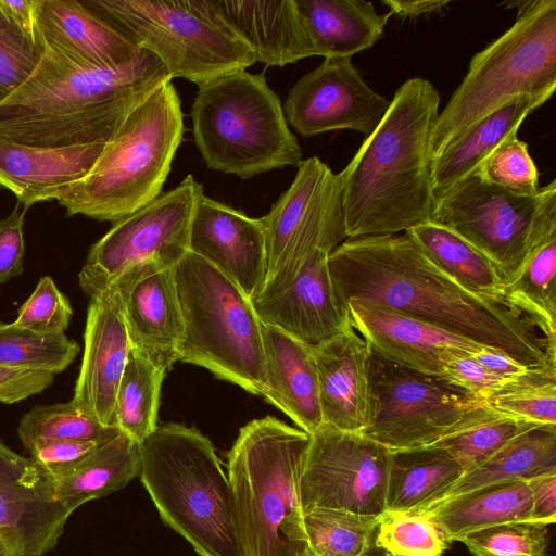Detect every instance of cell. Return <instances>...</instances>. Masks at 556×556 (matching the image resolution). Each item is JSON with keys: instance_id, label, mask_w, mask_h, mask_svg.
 Listing matches in <instances>:
<instances>
[{"instance_id": "11a10c76", "label": "cell", "mask_w": 556, "mask_h": 556, "mask_svg": "<svg viewBox=\"0 0 556 556\" xmlns=\"http://www.w3.org/2000/svg\"><path fill=\"white\" fill-rule=\"evenodd\" d=\"M38 0H0V9L5 16L26 34L41 38L36 22Z\"/></svg>"}, {"instance_id": "60d3db41", "label": "cell", "mask_w": 556, "mask_h": 556, "mask_svg": "<svg viewBox=\"0 0 556 556\" xmlns=\"http://www.w3.org/2000/svg\"><path fill=\"white\" fill-rule=\"evenodd\" d=\"M556 232L528 256L518 274L506 282L505 295L527 313L556 330Z\"/></svg>"}, {"instance_id": "8d00e7d4", "label": "cell", "mask_w": 556, "mask_h": 556, "mask_svg": "<svg viewBox=\"0 0 556 556\" xmlns=\"http://www.w3.org/2000/svg\"><path fill=\"white\" fill-rule=\"evenodd\" d=\"M165 371L130 353L115 399L114 425L137 443L156 428Z\"/></svg>"}, {"instance_id": "52a82bcc", "label": "cell", "mask_w": 556, "mask_h": 556, "mask_svg": "<svg viewBox=\"0 0 556 556\" xmlns=\"http://www.w3.org/2000/svg\"><path fill=\"white\" fill-rule=\"evenodd\" d=\"M182 134L181 101L168 81L132 110L91 170L56 201L68 216L123 218L161 194Z\"/></svg>"}, {"instance_id": "2e32d148", "label": "cell", "mask_w": 556, "mask_h": 556, "mask_svg": "<svg viewBox=\"0 0 556 556\" xmlns=\"http://www.w3.org/2000/svg\"><path fill=\"white\" fill-rule=\"evenodd\" d=\"M72 514L58 501L50 475L0 441V536L12 556H45Z\"/></svg>"}, {"instance_id": "f1b7e54d", "label": "cell", "mask_w": 556, "mask_h": 556, "mask_svg": "<svg viewBox=\"0 0 556 556\" xmlns=\"http://www.w3.org/2000/svg\"><path fill=\"white\" fill-rule=\"evenodd\" d=\"M318 55L352 58L372 47L384 33L391 13L379 14L364 0H295Z\"/></svg>"}, {"instance_id": "44dd1931", "label": "cell", "mask_w": 556, "mask_h": 556, "mask_svg": "<svg viewBox=\"0 0 556 556\" xmlns=\"http://www.w3.org/2000/svg\"><path fill=\"white\" fill-rule=\"evenodd\" d=\"M312 349L324 426L363 433L370 421L369 344L349 323Z\"/></svg>"}, {"instance_id": "d590c367", "label": "cell", "mask_w": 556, "mask_h": 556, "mask_svg": "<svg viewBox=\"0 0 556 556\" xmlns=\"http://www.w3.org/2000/svg\"><path fill=\"white\" fill-rule=\"evenodd\" d=\"M539 425L485 404L434 444L444 447L459 463L465 475L486 462L511 439Z\"/></svg>"}, {"instance_id": "4dcf8cb0", "label": "cell", "mask_w": 556, "mask_h": 556, "mask_svg": "<svg viewBox=\"0 0 556 556\" xmlns=\"http://www.w3.org/2000/svg\"><path fill=\"white\" fill-rule=\"evenodd\" d=\"M464 475L442 446L391 451L386 511H417L433 503Z\"/></svg>"}, {"instance_id": "8fae6325", "label": "cell", "mask_w": 556, "mask_h": 556, "mask_svg": "<svg viewBox=\"0 0 556 556\" xmlns=\"http://www.w3.org/2000/svg\"><path fill=\"white\" fill-rule=\"evenodd\" d=\"M432 220L481 251L507 282L529 254L556 232V180L534 194L520 195L475 174L435 198Z\"/></svg>"}, {"instance_id": "680465c9", "label": "cell", "mask_w": 556, "mask_h": 556, "mask_svg": "<svg viewBox=\"0 0 556 556\" xmlns=\"http://www.w3.org/2000/svg\"><path fill=\"white\" fill-rule=\"evenodd\" d=\"M300 556H318L317 554H315L314 552H312L308 547L307 549L302 553Z\"/></svg>"}, {"instance_id": "e575fe53", "label": "cell", "mask_w": 556, "mask_h": 556, "mask_svg": "<svg viewBox=\"0 0 556 556\" xmlns=\"http://www.w3.org/2000/svg\"><path fill=\"white\" fill-rule=\"evenodd\" d=\"M406 232L462 283L483 293L505 295L506 282L495 264L455 231L431 220Z\"/></svg>"}, {"instance_id": "5b68a950", "label": "cell", "mask_w": 556, "mask_h": 556, "mask_svg": "<svg viewBox=\"0 0 556 556\" xmlns=\"http://www.w3.org/2000/svg\"><path fill=\"white\" fill-rule=\"evenodd\" d=\"M139 452L140 480L164 523L199 556H243L231 486L210 439L170 422L141 441Z\"/></svg>"}, {"instance_id": "d6986e66", "label": "cell", "mask_w": 556, "mask_h": 556, "mask_svg": "<svg viewBox=\"0 0 556 556\" xmlns=\"http://www.w3.org/2000/svg\"><path fill=\"white\" fill-rule=\"evenodd\" d=\"M345 313L350 325L367 341L371 351L432 376L440 377L446 354H473L486 348L408 314L368 301L349 302Z\"/></svg>"}, {"instance_id": "484cf974", "label": "cell", "mask_w": 556, "mask_h": 556, "mask_svg": "<svg viewBox=\"0 0 556 556\" xmlns=\"http://www.w3.org/2000/svg\"><path fill=\"white\" fill-rule=\"evenodd\" d=\"M263 396L308 434L324 426L316 364L311 345L262 321Z\"/></svg>"}, {"instance_id": "d4e9b609", "label": "cell", "mask_w": 556, "mask_h": 556, "mask_svg": "<svg viewBox=\"0 0 556 556\" xmlns=\"http://www.w3.org/2000/svg\"><path fill=\"white\" fill-rule=\"evenodd\" d=\"M104 146L39 148L0 138V186L29 207L56 200L91 170Z\"/></svg>"}, {"instance_id": "f35d334b", "label": "cell", "mask_w": 556, "mask_h": 556, "mask_svg": "<svg viewBox=\"0 0 556 556\" xmlns=\"http://www.w3.org/2000/svg\"><path fill=\"white\" fill-rule=\"evenodd\" d=\"M79 351L78 343L64 333L40 336L13 323H0V367L56 375L73 363Z\"/></svg>"}, {"instance_id": "91938a15", "label": "cell", "mask_w": 556, "mask_h": 556, "mask_svg": "<svg viewBox=\"0 0 556 556\" xmlns=\"http://www.w3.org/2000/svg\"><path fill=\"white\" fill-rule=\"evenodd\" d=\"M366 556H368V555H366ZM380 556H394V555L386 553L384 555H380Z\"/></svg>"}, {"instance_id": "3957f363", "label": "cell", "mask_w": 556, "mask_h": 556, "mask_svg": "<svg viewBox=\"0 0 556 556\" xmlns=\"http://www.w3.org/2000/svg\"><path fill=\"white\" fill-rule=\"evenodd\" d=\"M439 106L440 93L431 81L407 79L339 173L348 239L405 232L432 220L429 142Z\"/></svg>"}, {"instance_id": "816d5d0a", "label": "cell", "mask_w": 556, "mask_h": 556, "mask_svg": "<svg viewBox=\"0 0 556 556\" xmlns=\"http://www.w3.org/2000/svg\"><path fill=\"white\" fill-rule=\"evenodd\" d=\"M54 376L47 371L0 367V403H18L42 392L53 383Z\"/></svg>"}, {"instance_id": "9c48e42d", "label": "cell", "mask_w": 556, "mask_h": 556, "mask_svg": "<svg viewBox=\"0 0 556 556\" xmlns=\"http://www.w3.org/2000/svg\"><path fill=\"white\" fill-rule=\"evenodd\" d=\"M174 277L184 320L179 361L263 396L262 320L251 299L191 252L176 264Z\"/></svg>"}, {"instance_id": "f6af8a7d", "label": "cell", "mask_w": 556, "mask_h": 556, "mask_svg": "<svg viewBox=\"0 0 556 556\" xmlns=\"http://www.w3.org/2000/svg\"><path fill=\"white\" fill-rule=\"evenodd\" d=\"M45 52L42 38L26 34L0 9V103L29 79Z\"/></svg>"}, {"instance_id": "f5cc1de1", "label": "cell", "mask_w": 556, "mask_h": 556, "mask_svg": "<svg viewBox=\"0 0 556 556\" xmlns=\"http://www.w3.org/2000/svg\"><path fill=\"white\" fill-rule=\"evenodd\" d=\"M531 495L530 520L546 525L556 521V472L527 480Z\"/></svg>"}, {"instance_id": "9a60e30c", "label": "cell", "mask_w": 556, "mask_h": 556, "mask_svg": "<svg viewBox=\"0 0 556 556\" xmlns=\"http://www.w3.org/2000/svg\"><path fill=\"white\" fill-rule=\"evenodd\" d=\"M389 106L390 101L365 83L351 58H325L291 87L282 110L304 137L342 129L368 136Z\"/></svg>"}, {"instance_id": "6da1fadb", "label": "cell", "mask_w": 556, "mask_h": 556, "mask_svg": "<svg viewBox=\"0 0 556 556\" xmlns=\"http://www.w3.org/2000/svg\"><path fill=\"white\" fill-rule=\"evenodd\" d=\"M337 299L368 301L501 350L530 368H556V330L505 295L443 270L406 231L349 238L329 254Z\"/></svg>"}, {"instance_id": "d6a6232c", "label": "cell", "mask_w": 556, "mask_h": 556, "mask_svg": "<svg viewBox=\"0 0 556 556\" xmlns=\"http://www.w3.org/2000/svg\"><path fill=\"white\" fill-rule=\"evenodd\" d=\"M551 472H556V425H539L518 434L482 465L463 475L435 503L483 485L527 481Z\"/></svg>"}, {"instance_id": "cb8c5ba5", "label": "cell", "mask_w": 556, "mask_h": 556, "mask_svg": "<svg viewBox=\"0 0 556 556\" xmlns=\"http://www.w3.org/2000/svg\"><path fill=\"white\" fill-rule=\"evenodd\" d=\"M256 62L285 66L318 55L295 0H213Z\"/></svg>"}, {"instance_id": "ab89813d", "label": "cell", "mask_w": 556, "mask_h": 556, "mask_svg": "<svg viewBox=\"0 0 556 556\" xmlns=\"http://www.w3.org/2000/svg\"><path fill=\"white\" fill-rule=\"evenodd\" d=\"M121 433L81 412L71 401L36 406L26 413L17 427L18 438L27 448L39 440H73L104 444Z\"/></svg>"}, {"instance_id": "7a4b0ae2", "label": "cell", "mask_w": 556, "mask_h": 556, "mask_svg": "<svg viewBox=\"0 0 556 556\" xmlns=\"http://www.w3.org/2000/svg\"><path fill=\"white\" fill-rule=\"evenodd\" d=\"M168 81L165 65L144 49L119 66L93 68L46 48L29 79L0 103V138L39 148L108 143Z\"/></svg>"}, {"instance_id": "f907efd6", "label": "cell", "mask_w": 556, "mask_h": 556, "mask_svg": "<svg viewBox=\"0 0 556 556\" xmlns=\"http://www.w3.org/2000/svg\"><path fill=\"white\" fill-rule=\"evenodd\" d=\"M102 444L73 440H39L27 448L30 460L47 472L70 467Z\"/></svg>"}, {"instance_id": "74e56055", "label": "cell", "mask_w": 556, "mask_h": 556, "mask_svg": "<svg viewBox=\"0 0 556 556\" xmlns=\"http://www.w3.org/2000/svg\"><path fill=\"white\" fill-rule=\"evenodd\" d=\"M380 517L313 508L302 516L307 547L318 556H366Z\"/></svg>"}, {"instance_id": "ba28073f", "label": "cell", "mask_w": 556, "mask_h": 556, "mask_svg": "<svg viewBox=\"0 0 556 556\" xmlns=\"http://www.w3.org/2000/svg\"><path fill=\"white\" fill-rule=\"evenodd\" d=\"M191 118L194 143L213 170L249 179L302 162L264 73L238 71L199 86Z\"/></svg>"}, {"instance_id": "7dc6e473", "label": "cell", "mask_w": 556, "mask_h": 556, "mask_svg": "<svg viewBox=\"0 0 556 556\" xmlns=\"http://www.w3.org/2000/svg\"><path fill=\"white\" fill-rule=\"evenodd\" d=\"M73 317L70 300L49 276L41 277L13 324L40 336L64 333Z\"/></svg>"}, {"instance_id": "277c9868", "label": "cell", "mask_w": 556, "mask_h": 556, "mask_svg": "<svg viewBox=\"0 0 556 556\" xmlns=\"http://www.w3.org/2000/svg\"><path fill=\"white\" fill-rule=\"evenodd\" d=\"M311 435L267 416L243 426L227 454L243 556H300L307 549L300 479Z\"/></svg>"}, {"instance_id": "b9f144b4", "label": "cell", "mask_w": 556, "mask_h": 556, "mask_svg": "<svg viewBox=\"0 0 556 556\" xmlns=\"http://www.w3.org/2000/svg\"><path fill=\"white\" fill-rule=\"evenodd\" d=\"M376 531V545L394 556H442L450 544L438 525L418 511H384Z\"/></svg>"}, {"instance_id": "ffe728a7", "label": "cell", "mask_w": 556, "mask_h": 556, "mask_svg": "<svg viewBox=\"0 0 556 556\" xmlns=\"http://www.w3.org/2000/svg\"><path fill=\"white\" fill-rule=\"evenodd\" d=\"M119 294L131 352L166 372L179 361L184 320L174 267L129 271L113 283Z\"/></svg>"}, {"instance_id": "4fadbf2b", "label": "cell", "mask_w": 556, "mask_h": 556, "mask_svg": "<svg viewBox=\"0 0 556 556\" xmlns=\"http://www.w3.org/2000/svg\"><path fill=\"white\" fill-rule=\"evenodd\" d=\"M370 421L363 434L390 451L434 444L464 424L480 403L439 376L371 351Z\"/></svg>"}, {"instance_id": "c3c4849f", "label": "cell", "mask_w": 556, "mask_h": 556, "mask_svg": "<svg viewBox=\"0 0 556 556\" xmlns=\"http://www.w3.org/2000/svg\"><path fill=\"white\" fill-rule=\"evenodd\" d=\"M440 377L472 400L485 404L507 382L482 367L472 354L465 352L446 354Z\"/></svg>"}, {"instance_id": "f546056e", "label": "cell", "mask_w": 556, "mask_h": 556, "mask_svg": "<svg viewBox=\"0 0 556 556\" xmlns=\"http://www.w3.org/2000/svg\"><path fill=\"white\" fill-rule=\"evenodd\" d=\"M48 473L58 501L74 513L139 477V443L121 432L76 464Z\"/></svg>"}, {"instance_id": "e0dca14e", "label": "cell", "mask_w": 556, "mask_h": 556, "mask_svg": "<svg viewBox=\"0 0 556 556\" xmlns=\"http://www.w3.org/2000/svg\"><path fill=\"white\" fill-rule=\"evenodd\" d=\"M84 353L71 402L103 425H114L115 399L131 345L114 285L89 298Z\"/></svg>"}, {"instance_id": "8992f818", "label": "cell", "mask_w": 556, "mask_h": 556, "mask_svg": "<svg viewBox=\"0 0 556 556\" xmlns=\"http://www.w3.org/2000/svg\"><path fill=\"white\" fill-rule=\"evenodd\" d=\"M517 17L476 53L432 128L431 161L482 118L517 98L556 89V0H519Z\"/></svg>"}, {"instance_id": "7bdbcfd3", "label": "cell", "mask_w": 556, "mask_h": 556, "mask_svg": "<svg viewBox=\"0 0 556 556\" xmlns=\"http://www.w3.org/2000/svg\"><path fill=\"white\" fill-rule=\"evenodd\" d=\"M488 404L540 425H556V368H536L508 381Z\"/></svg>"}, {"instance_id": "db71d44e", "label": "cell", "mask_w": 556, "mask_h": 556, "mask_svg": "<svg viewBox=\"0 0 556 556\" xmlns=\"http://www.w3.org/2000/svg\"><path fill=\"white\" fill-rule=\"evenodd\" d=\"M472 356L482 367L507 382L519 379L536 369L519 363L501 350L489 346L473 353Z\"/></svg>"}, {"instance_id": "1f68e13d", "label": "cell", "mask_w": 556, "mask_h": 556, "mask_svg": "<svg viewBox=\"0 0 556 556\" xmlns=\"http://www.w3.org/2000/svg\"><path fill=\"white\" fill-rule=\"evenodd\" d=\"M346 239L342 180L340 174L332 172L287 253L252 302L266 301L282 293L317 249L332 251Z\"/></svg>"}, {"instance_id": "5bb4252c", "label": "cell", "mask_w": 556, "mask_h": 556, "mask_svg": "<svg viewBox=\"0 0 556 556\" xmlns=\"http://www.w3.org/2000/svg\"><path fill=\"white\" fill-rule=\"evenodd\" d=\"M309 435L300 479L302 513L320 507L381 516L391 451L363 433L327 426Z\"/></svg>"}, {"instance_id": "83f0119b", "label": "cell", "mask_w": 556, "mask_h": 556, "mask_svg": "<svg viewBox=\"0 0 556 556\" xmlns=\"http://www.w3.org/2000/svg\"><path fill=\"white\" fill-rule=\"evenodd\" d=\"M531 507L527 481L511 480L483 485L417 511L433 520L451 543L483 528L530 520Z\"/></svg>"}, {"instance_id": "ac0fdd59", "label": "cell", "mask_w": 556, "mask_h": 556, "mask_svg": "<svg viewBox=\"0 0 556 556\" xmlns=\"http://www.w3.org/2000/svg\"><path fill=\"white\" fill-rule=\"evenodd\" d=\"M189 252L223 273L251 301L265 283L268 256L261 218L249 217L205 194L193 213Z\"/></svg>"}, {"instance_id": "7402d4cb", "label": "cell", "mask_w": 556, "mask_h": 556, "mask_svg": "<svg viewBox=\"0 0 556 556\" xmlns=\"http://www.w3.org/2000/svg\"><path fill=\"white\" fill-rule=\"evenodd\" d=\"M330 253L317 249L282 293L252 302L260 319L311 346L340 333L349 325V318L333 289Z\"/></svg>"}, {"instance_id": "836d02e7", "label": "cell", "mask_w": 556, "mask_h": 556, "mask_svg": "<svg viewBox=\"0 0 556 556\" xmlns=\"http://www.w3.org/2000/svg\"><path fill=\"white\" fill-rule=\"evenodd\" d=\"M331 173L317 156L302 160L289 188L261 217L267 244V277L287 253Z\"/></svg>"}, {"instance_id": "7c38bea8", "label": "cell", "mask_w": 556, "mask_h": 556, "mask_svg": "<svg viewBox=\"0 0 556 556\" xmlns=\"http://www.w3.org/2000/svg\"><path fill=\"white\" fill-rule=\"evenodd\" d=\"M204 194L202 184L188 175L174 189L113 223L93 243L78 274L89 298L129 271L153 274L173 268L189 252L193 213Z\"/></svg>"}, {"instance_id": "603a6c76", "label": "cell", "mask_w": 556, "mask_h": 556, "mask_svg": "<svg viewBox=\"0 0 556 556\" xmlns=\"http://www.w3.org/2000/svg\"><path fill=\"white\" fill-rule=\"evenodd\" d=\"M36 22L46 48L84 66L113 68L140 50L83 1L38 0Z\"/></svg>"}, {"instance_id": "9f6ffc18", "label": "cell", "mask_w": 556, "mask_h": 556, "mask_svg": "<svg viewBox=\"0 0 556 556\" xmlns=\"http://www.w3.org/2000/svg\"><path fill=\"white\" fill-rule=\"evenodd\" d=\"M382 3L390 9V13L402 18H416L421 15L442 12L450 0H383Z\"/></svg>"}, {"instance_id": "681fc988", "label": "cell", "mask_w": 556, "mask_h": 556, "mask_svg": "<svg viewBox=\"0 0 556 556\" xmlns=\"http://www.w3.org/2000/svg\"><path fill=\"white\" fill-rule=\"evenodd\" d=\"M29 206L17 201L12 212L0 220V286L24 270V222Z\"/></svg>"}, {"instance_id": "4316f807", "label": "cell", "mask_w": 556, "mask_h": 556, "mask_svg": "<svg viewBox=\"0 0 556 556\" xmlns=\"http://www.w3.org/2000/svg\"><path fill=\"white\" fill-rule=\"evenodd\" d=\"M552 96L542 93L515 99L482 118L435 156L431 161L434 197L444 194L463 179L476 174L501 143L517 136V130L525 118Z\"/></svg>"}, {"instance_id": "6f0895ef", "label": "cell", "mask_w": 556, "mask_h": 556, "mask_svg": "<svg viewBox=\"0 0 556 556\" xmlns=\"http://www.w3.org/2000/svg\"><path fill=\"white\" fill-rule=\"evenodd\" d=\"M0 556H12L11 552L9 551L7 544L0 536Z\"/></svg>"}, {"instance_id": "bcb514c9", "label": "cell", "mask_w": 556, "mask_h": 556, "mask_svg": "<svg viewBox=\"0 0 556 556\" xmlns=\"http://www.w3.org/2000/svg\"><path fill=\"white\" fill-rule=\"evenodd\" d=\"M476 175L493 186L520 195L534 194L540 188L539 172L528 144L517 136L501 143Z\"/></svg>"}, {"instance_id": "30bf717a", "label": "cell", "mask_w": 556, "mask_h": 556, "mask_svg": "<svg viewBox=\"0 0 556 556\" xmlns=\"http://www.w3.org/2000/svg\"><path fill=\"white\" fill-rule=\"evenodd\" d=\"M83 3L153 53L172 79L199 86L256 63L251 48L218 12L213 0H84Z\"/></svg>"}, {"instance_id": "ee69618b", "label": "cell", "mask_w": 556, "mask_h": 556, "mask_svg": "<svg viewBox=\"0 0 556 556\" xmlns=\"http://www.w3.org/2000/svg\"><path fill=\"white\" fill-rule=\"evenodd\" d=\"M459 541L473 556H547L548 525L510 521L472 531Z\"/></svg>"}]
</instances>
